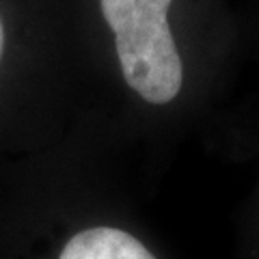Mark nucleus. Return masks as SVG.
Listing matches in <instances>:
<instances>
[{
	"label": "nucleus",
	"instance_id": "nucleus-1",
	"mask_svg": "<svg viewBox=\"0 0 259 259\" xmlns=\"http://www.w3.org/2000/svg\"><path fill=\"white\" fill-rule=\"evenodd\" d=\"M171 3L100 0L127 87L156 106L173 102L184 84V63L168 26Z\"/></svg>",
	"mask_w": 259,
	"mask_h": 259
},
{
	"label": "nucleus",
	"instance_id": "nucleus-2",
	"mask_svg": "<svg viewBox=\"0 0 259 259\" xmlns=\"http://www.w3.org/2000/svg\"><path fill=\"white\" fill-rule=\"evenodd\" d=\"M59 259H156V255L123 229L91 227L69 238Z\"/></svg>",
	"mask_w": 259,
	"mask_h": 259
},
{
	"label": "nucleus",
	"instance_id": "nucleus-3",
	"mask_svg": "<svg viewBox=\"0 0 259 259\" xmlns=\"http://www.w3.org/2000/svg\"><path fill=\"white\" fill-rule=\"evenodd\" d=\"M5 52V28H3V20H0V59H3Z\"/></svg>",
	"mask_w": 259,
	"mask_h": 259
}]
</instances>
